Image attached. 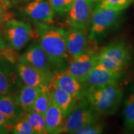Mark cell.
<instances>
[{"instance_id":"obj_1","label":"cell","mask_w":134,"mask_h":134,"mask_svg":"<svg viewBox=\"0 0 134 134\" xmlns=\"http://www.w3.org/2000/svg\"><path fill=\"white\" fill-rule=\"evenodd\" d=\"M36 32L54 73L67 69V61L70 60L64 30L50 24L37 23Z\"/></svg>"},{"instance_id":"obj_2","label":"cell","mask_w":134,"mask_h":134,"mask_svg":"<svg viewBox=\"0 0 134 134\" xmlns=\"http://www.w3.org/2000/svg\"><path fill=\"white\" fill-rule=\"evenodd\" d=\"M85 97L98 114L113 115L117 112L123 98V91L118 83L88 88Z\"/></svg>"},{"instance_id":"obj_3","label":"cell","mask_w":134,"mask_h":134,"mask_svg":"<svg viewBox=\"0 0 134 134\" xmlns=\"http://www.w3.org/2000/svg\"><path fill=\"white\" fill-rule=\"evenodd\" d=\"M130 60L128 47L122 42L117 41L108 44L99 53L98 63L109 70L123 71Z\"/></svg>"},{"instance_id":"obj_4","label":"cell","mask_w":134,"mask_h":134,"mask_svg":"<svg viewBox=\"0 0 134 134\" xmlns=\"http://www.w3.org/2000/svg\"><path fill=\"white\" fill-rule=\"evenodd\" d=\"M98 114L86 97H83L77 100L71 111L65 117L63 133H73L80 127L98 120Z\"/></svg>"},{"instance_id":"obj_5","label":"cell","mask_w":134,"mask_h":134,"mask_svg":"<svg viewBox=\"0 0 134 134\" xmlns=\"http://www.w3.org/2000/svg\"><path fill=\"white\" fill-rule=\"evenodd\" d=\"M122 11L105 9L96 6L93 10L90 24L89 37L91 41L101 38L119 19Z\"/></svg>"},{"instance_id":"obj_6","label":"cell","mask_w":134,"mask_h":134,"mask_svg":"<svg viewBox=\"0 0 134 134\" xmlns=\"http://www.w3.org/2000/svg\"><path fill=\"white\" fill-rule=\"evenodd\" d=\"M3 31L10 46L18 51L23 49L34 36L32 29L29 24L13 19L6 22Z\"/></svg>"},{"instance_id":"obj_7","label":"cell","mask_w":134,"mask_h":134,"mask_svg":"<svg viewBox=\"0 0 134 134\" xmlns=\"http://www.w3.org/2000/svg\"><path fill=\"white\" fill-rule=\"evenodd\" d=\"M19 62L30 65L39 70L48 81L54 76V71L52 68L48 57L40 43L32 44L26 52L20 56Z\"/></svg>"},{"instance_id":"obj_8","label":"cell","mask_w":134,"mask_h":134,"mask_svg":"<svg viewBox=\"0 0 134 134\" xmlns=\"http://www.w3.org/2000/svg\"><path fill=\"white\" fill-rule=\"evenodd\" d=\"M98 55L94 50L88 48L79 56L71 58L66 70L77 80L85 84L90 72L98 63Z\"/></svg>"},{"instance_id":"obj_9","label":"cell","mask_w":134,"mask_h":134,"mask_svg":"<svg viewBox=\"0 0 134 134\" xmlns=\"http://www.w3.org/2000/svg\"><path fill=\"white\" fill-rule=\"evenodd\" d=\"M94 6L88 0H73L67 16L70 27L86 29L90 26Z\"/></svg>"},{"instance_id":"obj_10","label":"cell","mask_w":134,"mask_h":134,"mask_svg":"<svg viewBox=\"0 0 134 134\" xmlns=\"http://www.w3.org/2000/svg\"><path fill=\"white\" fill-rule=\"evenodd\" d=\"M88 38L90 37L85 29L70 27L65 31L66 47L71 58L79 56L88 49Z\"/></svg>"},{"instance_id":"obj_11","label":"cell","mask_w":134,"mask_h":134,"mask_svg":"<svg viewBox=\"0 0 134 134\" xmlns=\"http://www.w3.org/2000/svg\"><path fill=\"white\" fill-rule=\"evenodd\" d=\"M24 12L36 24H50L55 14L48 0H33L26 6Z\"/></svg>"},{"instance_id":"obj_12","label":"cell","mask_w":134,"mask_h":134,"mask_svg":"<svg viewBox=\"0 0 134 134\" xmlns=\"http://www.w3.org/2000/svg\"><path fill=\"white\" fill-rule=\"evenodd\" d=\"M123 71H114L101 66L98 63L88 75L85 83L88 88H98L113 83H118L122 78Z\"/></svg>"},{"instance_id":"obj_13","label":"cell","mask_w":134,"mask_h":134,"mask_svg":"<svg viewBox=\"0 0 134 134\" xmlns=\"http://www.w3.org/2000/svg\"><path fill=\"white\" fill-rule=\"evenodd\" d=\"M52 81L58 87L70 94L76 100L85 96L83 83L72 76L66 69L54 73Z\"/></svg>"},{"instance_id":"obj_14","label":"cell","mask_w":134,"mask_h":134,"mask_svg":"<svg viewBox=\"0 0 134 134\" xmlns=\"http://www.w3.org/2000/svg\"><path fill=\"white\" fill-rule=\"evenodd\" d=\"M17 72L23 83L28 86L43 88L50 83L39 70L26 63L19 62L17 65Z\"/></svg>"},{"instance_id":"obj_15","label":"cell","mask_w":134,"mask_h":134,"mask_svg":"<svg viewBox=\"0 0 134 134\" xmlns=\"http://www.w3.org/2000/svg\"><path fill=\"white\" fill-rule=\"evenodd\" d=\"M47 89L51 99L61 109L65 117L67 116L75 107L77 100L52 81L48 84Z\"/></svg>"},{"instance_id":"obj_16","label":"cell","mask_w":134,"mask_h":134,"mask_svg":"<svg viewBox=\"0 0 134 134\" xmlns=\"http://www.w3.org/2000/svg\"><path fill=\"white\" fill-rule=\"evenodd\" d=\"M48 133H63L65 115L61 109L51 99V102L44 115Z\"/></svg>"},{"instance_id":"obj_17","label":"cell","mask_w":134,"mask_h":134,"mask_svg":"<svg viewBox=\"0 0 134 134\" xmlns=\"http://www.w3.org/2000/svg\"><path fill=\"white\" fill-rule=\"evenodd\" d=\"M23 110L11 93L0 95V112L11 124L14 125L15 122L23 114Z\"/></svg>"},{"instance_id":"obj_18","label":"cell","mask_w":134,"mask_h":134,"mask_svg":"<svg viewBox=\"0 0 134 134\" xmlns=\"http://www.w3.org/2000/svg\"><path fill=\"white\" fill-rule=\"evenodd\" d=\"M42 88L32 87L25 85L20 87L15 94L14 99L26 112L33 110V107Z\"/></svg>"},{"instance_id":"obj_19","label":"cell","mask_w":134,"mask_h":134,"mask_svg":"<svg viewBox=\"0 0 134 134\" xmlns=\"http://www.w3.org/2000/svg\"><path fill=\"white\" fill-rule=\"evenodd\" d=\"M11 65L6 60L0 58V95L9 93L16 83V75Z\"/></svg>"},{"instance_id":"obj_20","label":"cell","mask_w":134,"mask_h":134,"mask_svg":"<svg viewBox=\"0 0 134 134\" xmlns=\"http://www.w3.org/2000/svg\"><path fill=\"white\" fill-rule=\"evenodd\" d=\"M123 122L125 130L134 132V88L127 95L124 101Z\"/></svg>"},{"instance_id":"obj_21","label":"cell","mask_w":134,"mask_h":134,"mask_svg":"<svg viewBox=\"0 0 134 134\" xmlns=\"http://www.w3.org/2000/svg\"><path fill=\"white\" fill-rule=\"evenodd\" d=\"M25 117H26L27 120L31 125L34 133H48L46 120L43 115L37 113L34 110H31L26 112Z\"/></svg>"},{"instance_id":"obj_22","label":"cell","mask_w":134,"mask_h":134,"mask_svg":"<svg viewBox=\"0 0 134 134\" xmlns=\"http://www.w3.org/2000/svg\"><path fill=\"white\" fill-rule=\"evenodd\" d=\"M51 98L48 93L47 86L43 87L37 98L33 107V110L44 116L49 106Z\"/></svg>"},{"instance_id":"obj_23","label":"cell","mask_w":134,"mask_h":134,"mask_svg":"<svg viewBox=\"0 0 134 134\" xmlns=\"http://www.w3.org/2000/svg\"><path fill=\"white\" fill-rule=\"evenodd\" d=\"M132 0H101L99 7L105 9L122 11L128 8Z\"/></svg>"},{"instance_id":"obj_24","label":"cell","mask_w":134,"mask_h":134,"mask_svg":"<svg viewBox=\"0 0 134 134\" xmlns=\"http://www.w3.org/2000/svg\"><path fill=\"white\" fill-rule=\"evenodd\" d=\"M104 131V126L98 120L82 126L73 132L75 134H100Z\"/></svg>"},{"instance_id":"obj_25","label":"cell","mask_w":134,"mask_h":134,"mask_svg":"<svg viewBox=\"0 0 134 134\" xmlns=\"http://www.w3.org/2000/svg\"><path fill=\"white\" fill-rule=\"evenodd\" d=\"M23 114L15 122L13 125V133L15 134H32L34 133L32 129L27 120L26 117Z\"/></svg>"},{"instance_id":"obj_26","label":"cell","mask_w":134,"mask_h":134,"mask_svg":"<svg viewBox=\"0 0 134 134\" xmlns=\"http://www.w3.org/2000/svg\"><path fill=\"white\" fill-rule=\"evenodd\" d=\"M53 12L57 14L68 13L71 8L73 0H48Z\"/></svg>"},{"instance_id":"obj_27","label":"cell","mask_w":134,"mask_h":134,"mask_svg":"<svg viewBox=\"0 0 134 134\" xmlns=\"http://www.w3.org/2000/svg\"><path fill=\"white\" fill-rule=\"evenodd\" d=\"M18 50H15L12 47H5L0 52V58H2L9 62L11 64H15L19 61L20 55Z\"/></svg>"},{"instance_id":"obj_28","label":"cell","mask_w":134,"mask_h":134,"mask_svg":"<svg viewBox=\"0 0 134 134\" xmlns=\"http://www.w3.org/2000/svg\"><path fill=\"white\" fill-rule=\"evenodd\" d=\"M14 14L9 11V6L4 1H0V31H3L5 23L8 20L13 19Z\"/></svg>"},{"instance_id":"obj_29","label":"cell","mask_w":134,"mask_h":134,"mask_svg":"<svg viewBox=\"0 0 134 134\" xmlns=\"http://www.w3.org/2000/svg\"><path fill=\"white\" fill-rule=\"evenodd\" d=\"M13 125L9 123L8 120L0 112V133H7L9 130H13Z\"/></svg>"},{"instance_id":"obj_30","label":"cell","mask_w":134,"mask_h":134,"mask_svg":"<svg viewBox=\"0 0 134 134\" xmlns=\"http://www.w3.org/2000/svg\"><path fill=\"white\" fill-rule=\"evenodd\" d=\"M6 47L7 46H6V44L5 43L4 39L0 37V52L4 49L5 47Z\"/></svg>"},{"instance_id":"obj_31","label":"cell","mask_w":134,"mask_h":134,"mask_svg":"<svg viewBox=\"0 0 134 134\" xmlns=\"http://www.w3.org/2000/svg\"><path fill=\"white\" fill-rule=\"evenodd\" d=\"M88 1H90L91 3L93 6H98V4H99V3L101 1V0H88Z\"/></svg>"},{"instance_id":"obj_32","label":"cell","mask_w":134,"mask_h":134,"mask_svg":"<svg viewBox=\"0 0 134 134\" xmlns=\"http://www.w3.org/2000/svg\"><path fill=\"white\" fill-rule=\"evenodd\" d=\"M31 1V0H10L11 3H18L21 2V1Z\"/></svg>"},{"instance_id":"obj_33","label":"cell","mask_w":134,"mask_h":134,"mask_svg":"<svg viewBox=\"0 0 134 134\" xmlns=\"http://www.w3.org/2000/svg\"><path fill=\"white\" fill-rule=\"evenodd\" d=\"M2 1H4V2L5 3V4H6V5H8V6L9 7L10 4H11V2H10V0H2Z\"/></svg>"},{"instance_id":"obj_34","label":"cell","mask_w":134,"mask_h":134,"mask_svg":"<svg viewBox=\"0 0 134 134\" xmlns=\"http://www.w3.org/2000/svg\"><path fill=\"white\" fill-rule=\"evenodd\" d=\"M133 1H134V0H133Z\"/></svg>"},{"instance_id":"obj_35","label":"cell","mask_w":134,"mask_h":134,"mask_svg":"<svg viewBox=\"0 0 134 134\" xmlns=\"http://www.w3.org/2000/svg\"><path fill=\"white\" fill-rule=\"evenodd\" d=\"M0 1H1V0H0Z\"/></svg>"}]
</instances>
